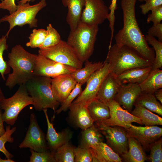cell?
<instances>
[{"mask_svg":"<svg viewBox=\"0 0 162 162\" xmlns=\"http://www.w3.org/2000/svg\"><path fill=\"white\" fill-rule=\"evenodd\" d=\"M136 0H121L123 26L115 36L116 43L129 47L144 58L153 63L155 58L154 50L148 46L136 20Z\"/></svg>","mask_w":162,"mask_h":162,"instance_id":"obj_1","label":"cell"},{"mask_svg":"<svg viewBox=\"0 0 162 162\" xmlns=\"http://www.w3.org/2000/svg\"><path fill=\"white\" fill-rule=\"evenodd\" d=\"M37 56L28 52L20 44L13 47L8 53V61L12 72L8 74L5 86L11 90L16 85L26 83L32 77Z\"/></svg>","mask_w":162,"mask_h":162,"instance_id":"obj_2","label":"cell"},{"mask_svg":"<svg viewBox=\"0 0 162 162\" xmlns=\"http://www.w3.org/2000/svg\"><path fill=\"white\" fill-rule=\"evenodd\" d=\"M106 59L109 72L116 76L133 68L150 66L153 64L129 47L116 43L109 48Z\"/></svg>","mask_w":162,"mask_h":162,"instance_id":"obj_3","label":"cell"},{"mask_svg":"<svg viewBox=\"0 0 162 162\" xmlns=\"http://www.w3.org/2000/svg\"><path fill=\"white\" fill-rule=\"evenodd\" d=\"M98 25H90L80 21L76 28L70 30L66 41L83 63L93 53Z\"/></svg>","mask_w":162,"mask_h":162,"instance_id":"obj_4","label":"cell"},{"mask_svg":"<svg viewBox=\"0 0 162 162\" xmlns=\"http://www.w3.org/2000/svg\"><path fill=\"white\" fill-rule=\"evenodd\" d=\"M51 80V77L34 76L25 83L28 93L33 100V105L37 111L50 108L55 112L60 104L53 94Z\"/></svg>","mask_w":162,"mask_h":162,"instance_id":"obj_5","label":"cell"},{"mask_svg":"<svg viewBox=\"0 0 162 162\" xmlns=\"http://www.w3.org/2000/svg\"><path fill=\"white\" fill-rule=\"evenodd\" d=\"M15 11L9 15H5L0 19V22H7L9 24V29L5 36L8 38L9 33L15 26H22L28 24L30 28L38 27V20L36 18L38 13L46 5V0H40L33 5L29 2L18 3Z\"/></svg>","mask_w":162,"mask_h":162,"instance_id":"obj_6","label":"cell"},{"mask_svg":"<svg viewBox=\"0 0 162 162\" xmlns=\"http://www.w3.org/2000/svg\"><path fill=\"white\" fill-rule=\"evenodd\" d=\"M33 101L27 90L25 83L19 87L11 97L4 98L0 103V107L4 112L2 118L4 122L8 125H14L17 119L19 114L26 106L33 105Z\"/></svg>","mask_w":162,"mask_h":162,"instance_id":"obj_7","label":"cell"},{"mask_svg":"<svg viewBox=\"0 0 162 162\" xmlns=\"http://www.w3.org/2000/svg\"><path fill=\"white\" fill-rule=\"evenodd\" d=\"M38 55L44 56L57 62L79 69L83 63L66 41L61 40L57 44L48 48L39 49Z\"/></svg>","mask_w":162,"mask_h":162,"instance_id":"obj_8","label":"cell"},{"mask_svg":"<svg viewBox=\"0 0 162 162\" xmlns=\"http://www.w3.org/2000/svg\"><path fill=\"white\" fill-rule=\"evenodd\" d=\"M29 119L30 124L26 134L19 148H29L39 152L48 151L46 136L39 125L35 115L32 113Z\"/></svg>","mask_w":162,"mask_h":162,"instance_id":"obj_9","label":"cell"},{"mask_svg":"<svg viewBox=\"0 0 162 162\" xmlns=\"http://www.w3.org/2000/svg\"><path fill=\"white\" fill-rule=\"evenodd\" d=\"M100 131L105 137L106 144L119 155L125 153L129 149L128 132L119 126H107L96 123Z\"/></svg>","mask_w":162,"mask_h":162,"instance_id":"obj_10","label":"cell"},{"mask_svg":"<svg viewBox=\"0 0 162 162\" xmlns=\"http://www.w3.org/2000/svg\"><path fill=\"white\" fill-rule=\"evenodd\" d=\"M106 104L110 110V118L96 121V123L107 126H119L124 128H129L133 122L142 124L140 118L124 109L114 100Z\"/></svg>","mask_w":162,"mask_h":162,"instance_id":"obj_11","label":"cell"},{"mask_svg":"<svg viewBox=\"0 0 162 162\" xmlns=\"http://www.w3.org/2000/svg\"><path fill=\"white\" fill-rule=\"evenodd\" d=\"M109 73L108 63L106 59L102 66L91 76L86 82L84 89L72 103H82L88 105L96 98L103 80Z\"/></svg>","mask_w":162,"mask_h":162,"instance_id":"obj_12","label":"cell"},{"mask_svg":"<svg viewBox=\"0 0 162 162\" xmlns=\"http://www.w3.org/2000/svg\"><path fill=\"white\" fill-rule=\"evenodd\" d=\"M76 69L38 55L35 62L34 76L52 78L61 75L71 74Z\"/></svg>","mask_w":162,"mask_h":162,"instance_id":"obj_13","label":"cell"},{"mask_svg":"<svg viewBox=\"0 0 162 162\" xmlns=\"http://www.w3.org/2000/svg\"><path fill=\"white\" fill-rule=\"evenodd\" d=\"M108 8L103 0H85L81 21L90 25H99L107 19Z\"/></svg>","mask_w":162,"mask_h":162,"instance_id":"obj_14","label":"cell"},{"mask_svg":"<svg viewBox=\"0 0 162 162\" xmlns=\"http://www.w3.org/2000/svg\"><path fill=\"white\" fill-rule=\"evenodd\" d=\"M125 129L129 135L140 143L147 152L150 151L151 145L162 135V128L155 125L142 127L132 124L129 128Z\"/></svg>","mask_w":162,"mask_h":162,"instance_id":"obj_15","label":"cell"},{"mask_svg":"<svg viewBox=\"0 0 162 162\" xmlns=\"http://www.w3.org/2000/svg\"><path fill=\"white\" fill-rule=\"evenodd\" d=\"M103 137L98 128L93 124L82 133L80 147L90 148L93 158L99 161L101 158V150L99 143L103 142Z\"/></svg>","mask_w":162,"mask_h":162,"instance_id":"obj_16","label":"cell"},{"mask_svg":"<svg viewBox=\"0 0 162 162\" xmlns=\"http://www.w3.org/2000/svg\"><path fill=\"white\" fill-rule=\"evenodd\" d=\"M76 83L71 74L61 75L52 78V90L56 100L60 104L63 102Z\"/></svg>","mask_w":162,"mask_h":162,"instance_id":"obj_17","label":"cell"},{"mask_svg":"<svg viewBox=\"0 0 162 162\" xmlns=\"http://www.w3.org/2000/svg\"><path fill=\"white\" fill-rule=\"evenodd\" d=\"M141 92L139 84H122L114 100L130 113L136 99Z\"/></svg>","mask_w":162,"mask_h":162,"instance_id":"obj_18","label":"cell"},{"mask_svg":"<svg viewBox=\"0 0 162 162\" xmlns=\"http://www.w3.org/2000/svg\"><path fill=\"white\" fill-rule=\"evenodd\" d=\"M44 113L47 125L46 139L50 151L55 152L59 147L69 142L72 136V134L69 130H64L57 132L52 123L49 120L47 113V109L42 110Z\"/></svg>","mask_w":162,"mask_h":162,"instance_id":"obj_19","label":"cell"},{"mask_svg":"<svg viewBox=\"0 0 162 162\" xmlns=\"http://www.w3.org/2000/svg\"><path fill=\"white\" fill-rule=\"evenodd\" d=\"M122 84L116 76L109 73L103 80L96 98L106 104L113 100Z\"/></svg>","mask_w":162,"mask_h":162,"instance_id":"obj_20","label":"cell"},{"mask_svg":"<svg viewBox=\"0 0 162 162\" xmlns=\"http://www.w3.org/2000/svg\"><path fill=\"white\" fill-rule=\"evenodd\" d=\"M88 105L82 103H72L69 108L71 118L82 130L91 127L94 122L88 110Z\"/></svg>","mask_w":162,"mask_h":162,"instance_id":"obj_21","label":"cell"},{"mask_svg":"<svg viewBox=\"0 0 162 162\" xmlns=\"http://www.w3.org/2000/svg\"><path fill=\"white\" fill-rule=\"evenodd\" d=\"M63 5L67 7L66 21L70 30L75 29L81 21L85 0H62Z\"/></svg>","mask_w":162,"mask_h":162,"instance_id":"obj_22","label":"cell"},{"mask_svg":"<svg viewBox=\"0 0 162 162\" xmlns=\"http://www.w3.org/2000/svg\"><path fill=\"white\" fill-rule=\"evenodd\" d=\"M129 149L127 152L120 155L122 161L144 162L148 160L145 150L140 143L128 133Z\"/></svg>","mask_w":162,"mask_h":162,"instance_id":"obj_23","label":"cell"},{"mask_svg":"<svg viewBox=\"0 0 162 162\" xmlns=\"http://www.w3.org/2000/svg\"><path fill=\"white\" fill-rule=\"evenodd\" d=\"M152 69V66L134 68L128 70L116 76L122 84H140L146 78Z\"/></svg>","mask_w":162,"mask_h":162,"instance_id":"obj_24","label":"cell"},{"mask_svg":"<svg viewBox=\"0 0 162 162\" xmlns=\"http://www.w3.org/2000/svg\"><path fill=\"white\" fill-rule=\"evenodd\" d=\"M139 85L142 92L154 93L162 88V70L152 69L146 78Z\"/></svg>","mask_w":162,"mask_h":162,"instance_id":"obj_25","label":"cell"},{"mask_svg":"<svg viewBox=\"0 0 162 162\" xmlns=\"http://www.w3.org/2000/svg\"><path fill=\"white\" fill-rule=\"evenodd\" d=\"M103 63V62H92L88 60L85 62L83 68L77 69L71 75L77 83L82 85L94 72L102 66Z\"/></svg>","mask_w":162,"mask_h":162,"instance_id":"obj_26","label":"cell"},{"mask_svg":"<svg viewBox=\"0 0 162 162\" xmlns=\"http://www.w3.org/2000/svg\"><path fill=\"white\" fill-rule=\"evenodd\" d=\"M139 105L152 112L162 116V104L157 100L154 93L141 92L136 99L134 106Z\"/></svg>","mask_w":162,"mask_h":162,"instance_id":"obj_27","label":"cell"},{"mask_svg":"<svg viewBox=\"0 0 162 162\" xmlns=\"http://www.w3.org/2000/svg\"><path fill=\"white\" fill-rule=\"evenodd\" d=\"M135 106L130 113L140 118L142 124L147 126L162 125L161 117L142 106L136 105Z\"/></svg>","mask_w":162,"mask_h":162,"instance_id":"obj_28","label":"cell"},{"mask_svg":"<svg viewBox=\"0 0 162 162\" xmlns=\"http://www.w3.org/2000/svg\"><path fill=\"white\" fill-rule=\"evenodd\" d=\"M87 109L94 122L110 117V110L108 106L96 98L88 104Z\"/></svg>","mask_w":162,"mask_h":162,"instance_id":"obj_29","label":"cell"},{"mask_svg":"<svg viewBox=\"0 0 162 162\" xmlns=\"http://www.w3.org/2000/svg\"><path fill=\"white\" fill-rule=\"evenodd\" d=\"M75 148L69 142L59 147L54 152L55 162H74Z\"/></svg>","mask_w":162,"mask_h":162,"instance_id":"obj_30","label":"cell"},{"mask_svg":"<svg viewBox=\"0 0 162 162\" xmlns=\"http://www.w3.org/2000/svg\"><path fill=\"white\" fill-rule=\"evenodd\" d=\"M146 40L149 44L153 47L155 53V58L152 65V69H160L162 67V42L154 37L146 35Z\"/></svg>","mask_w":162,"mask_h":162,"instance_id":"obj_31","label":"cell"},{"mask_svg":"<svg viewBox=\"0 0 162 162\" xmlns=\"http://www.w3.org/2000/svg\"><path fill=\"white\" fill-rule=\"evenodd\" d=\"M47 34V31L45 29H33L28 37L29 41L26 43V46L33 48H39L42 45Z\"/></svg>","mask_w":162,"mask_h":162,"instance_id":"obj_32","label":"cell"},{"mask_svg":"<svg viewBox=\"0 0 162 162\" xmlns=\"http://www.w3.org/2000/svg\"><path fill=\"white\" fill-rule=\"evenodd\" d=\"M10 126L8 125L6 126L5 133L0 136V152H2L7 159L12 158L14 155L6 149L5 144L7 142L10 143L14 142V138L12 137V135L16 130V127L11 128Z\"/></svg>","mask_w":162,"mask_h":162,"instance_id":"obj_33","label":"cell"},{"mask_svg":"<svg viewBox=\"0 0 162 162\" xmlns=\"http://www.w3.org/2000/svg\"><path fill=\"white\" fill-rule=\"evenodd\" d=\"M7 38L5 35L0 38V74L4 80H5L4 75L10 74V70L8 61L4 60L3 56L4 51L7 50L8 47L7 43Z\"/></svg>","mask_w":162,"mask_h":162,"instance_id":"obj_34","label":"cell"},{"mask_svg":"<svg viewBox=\"0 0 162 162\" xmlns=\"http://www.w3.org/2000/svg\"><path fill=\"white\" fill-rule=\"evenodd\" d=\"M47 34L45 39L39 49H45L54 46L62 40L57 31L49 24L46 27Z\"/></svg>","mask_w":162,"mask_h":162,"instance_id":"obj_35","label":"cell"},{"mask_svg":"<svg viewBox=\"0 0 162 162\" xmlns=\"http://www.w3.org/2000/svg\"><path fill=\"white\" fill-rule=\"evenodd\" d=\"M99 145L103 162H122L120 155L115 152L106 143L101 142Z\"/></svg>","mask_w":162,"mask_h":162,"instance_id":"obj_36","label":"cell"},{"mask_svg":"<svg viewBox=\"0 0 162 162\" xmlns=\"http://www.w3.org/2000/svg\"><path fill=\"white\" fill-rule=\"evenodd\" d=\"M81 84L77 83L74 88L66 99L61 103L60 108L56 110L55 112L57 114L62 112L65 111L69 108L74 99L78 96L82 91Z\"/></svg>","mask_w":162,"mask_h":162,"instance_id":"obj_37","label":"cell"},{"mask_svg":"<svg viewBox=\"0 0 162 162\" xmlns=\"http://www.w3.org/2000/svg\"><path fill=\"white\" fill-rule=\"evenodd\" d=\"M31 154L29 162H55L54 152L47 151L37 152L30 149Z\"/></svg>","mask_w":162,"mask_h":162,"instance_id":"obj_38","label":"cell"},{"mask_svg":"<svg viewBox=\"0 0 162 162\" xmlns=\"http://www.w3.org/2000/svg\"><path fill=\"white\" fill-rule=\"evenodd\" d=\"M150 154L148 160L151 162L162 161V139L160 137L152 143L150 147Z\"/></svg>","mask_w":162,"mask_h":162,"instance_id":"obj_39","label":"cell"},{"mask_svg":"<svg viewBox=\"0 0 162 162\" xmlns=\"http://www.w3.org/2000/svg\"><path fill=\"white\" fill-rule=\"evenodd\" d=\"M75 162H92L93 157L90 148H82L80 146L75 148Z\"/></svg>","mask_w":162,"mask_h":162,"instance_id":"obj_40","label":"cell"},{"mask_svg":"<svg viewBox=\"0 0 162 162\" xmlns=\"http://www.w3.org/2000/svg\"><path fill=\"white\" fill-rule=\"evenodd\" d=\"M151 13L148 15L147 23L152 22L153 25L161 23L162 20V5L158 6L151 10Z\"/></svg>","mask_w":162,"mask_h":162,"instance_id":"obj_41","label":"cell"},{"mask_svg":"<svg viewBox=\"0 0 162 162\" xmlns=\"http://www.w3.org/2000/svg\"><path fill=\"white\" fill-rule=\"evenodd\" d=\"M145 3L140 6L142 14L146 15L150 10L162 5V0H145Z\"/></svg>","mask_w":162,"mask_h":162,"instance_id":"obj_42","label":"cell"},{"mask_svg":"<svg viewBox=\"0 0 162 162\" xmlns=\"http://www.w3.org/2000/svg\"><path fill=\"white\" fill-rule=\"evenodd\" d=\"M117 0H112L111 3L108 8L110 10L107 19L109 22V27L111 32V35L114 34V25L116 20L115 11L117 9Z\"/></svg>","mask_w":162,"mask_h":162,"instance_id":"obj_43","label":"cell"},{"mask_svg":"<svg viewBox=\"0 0 162 162\" xmlns=\"http://www.w3.org/2000/svg\"><path fill=\"white\" fill-rule=\"evenodd\" d=\"M147 34L151 36L157 37L158 40L162 42V24L160 23L153 25L148 29Z\"/></svg>","mask_w":162,"mask_h":162,"instance_id":"obj_44","label":"cell"},{"mask_svg":"<svg viewBox=\"0 0 162 162\" xmlns=\"http://www.w3.org/2000/svg\"><path fill=\"white\" fill-rule=\"evenodd\" d=\"M15 0H3L0 2V9L8 10L11 14L16 11L17 5L16 4Z\"/></svg>","mask_w":162,"mask_h":162,"instance_id":"obj_45","label":"cell"},{"mask_svg":"<svg viewBox=\"0 0 162 162\" xmlns=\"http://www.w3.org/2000/svg\"><path fill=\"white\" fill-rule=\"evenodd\" d=\"M4 122L2 118V110L0 107V136H2L5 131L4 126Z\"/></svg>","mask_w":162,"mask_h":162,"instance_id":"obj_46","label":"cell"},{"mask_svg":"<svg viewBox=\"0 0 162 162\" xmlns=\"http://www.w3.org/2000/svg\"><path fill=\"white\" fill-rule=\"evenodd\" d=\"M156 99L162 104V89H159L156 90L154 93Z\"/></svg>","mask_w":162,"mask_h":162,"instance_id":"obj_47","label":"cell"},{"mask_svg":"<svg viewBox=\"0 0 162 162\" xmlns=\"http://www.w3.org/2000/svg\"><path fill=\"white\" fill-rule=\"evenodd\" d=\"M15 161L12 160L11 159H3L0 157V162H15Z\"/></svg>","mask_w":162,"mask_h":162,"instance_id":"obj_48","label":"cell"},{"mask_svg":"<svg viewBox=\"0 0 162 162\" xmlns=\"http://www.w3.org/2000/svg\"><path fill=\"white\" fill-rule=\"evenodd\" d=\"M4 98V94L2 89L0 87V103L2 100Z\"/></svg>","mask_w":162,"mask_h":162,"instance_id":"obj_49","label":"cell"},{"mask_svg":"<svg viewBox=\"0 0 162 162\" xmlns=\"http://www.w3.org/2000/svg\"><path fill=\"white\" fill-rule=\"evenodd\" d=\"M35 0H24V1L25 2H34Z\"/></svg>","mask_w":162,"mask_h":162,"instance_id":"obj_50","label":"cell"},{"mask_svg":"<svg viewBox=\"0 0 162 162\" xmlns=\"http://www.w3.org/2000/svg\"><path fill=\"white\" fill-rule=\"evenodd\" d=\"M145 0H138V1L140 2H143V1H145Z\"/></svg>","mask_w":162,"mask_h":162,"instance_id":"obj_51","label":"cell"}]
</instances>
